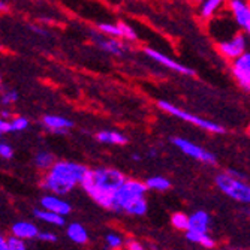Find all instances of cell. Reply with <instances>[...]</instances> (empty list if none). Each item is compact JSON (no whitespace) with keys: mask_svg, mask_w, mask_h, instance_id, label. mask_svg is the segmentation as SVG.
Returning a JSON list of instances; mask_svg holds the SVG:
<instances>
[{"mask_svg":"<svg viewBox=\"0 0 250 250\" xmlns=\"http://www.w3.org/2000/svg\"><path fill=\"white\" fill-rule=\"evenodd\" d=\"M186 238L192 243H198L207 249H213L216 246L214 240L208 235V234H199V232H192V231H186Z\"/></svg>","mask_w":250,"mask_h":250,"instance_id":"18","label":"cell"},{"mask_svg":"<svg viewBox=\"0 0 250 250\" xmlns=\"http://www.w3.org/2000/svg\"><path fill=\"white\" fill-rule=\"evenodd\" d=\"M8 9V5L5 2H0V11H6Z\"/></svg>","mask_w":250,"mask_h":250,"instance_id":"36","label":"cell"},{"mask_svg":"<svg viewBox=\"0 0 250 250\" xmlns=\"http://www.w3.org/2000/svg\"><path fill=\"white\" fill-rule=\"evenodd\" d=\"M67 237L77 244H84L88 240L87 231L81 223H71L67 226Z\"/></svg>","mask_w":250,"mask_h":250,"instance_id":"15","label":"cell"},{"mask_svg":"<svg viewBox=\"0 0 250 250\" xmlns=\"http://www.w3.org/2000/svg\"><path fill=\"white\" fill-rule=\"evenodd\" d=\"M172 143L175 144L177 148H180L185 154L196 159V161H201V162H206V164H216V156L207 150H204L202 147L185 140V138H174Z\"/></svg>","mask_w":250,"mask_h":250,"instance_id":"6","label":"cell"},{"mask_svg":"<svg viewBox=\"0 0 250 250\" xmlns=\"http://www.w3.org/2000/svg\"><path fill=\"white\" fill-rule=\"evenodd\" d=\"M117 26H119V29H120L122 38L129 39V41H136V38H138V35H136V32H135L129 24H126V22L120 21Z\"/></svg>","mask_w":250,"mask_h":250,"instance_id":"25","label":"cell"},{"mask_svg":"<svg viewBox=\"0 0 250 250\" xmlns=\"http://www.w3.org/2000/svg\"><path fill=\"white\" fill-rule=\"evenodd\" d=\"M146 188L148 189H153V190H168L171 188V183H169V180H167L165 177H161V175H154V177H150L147 178L146 181Z\"/></svg>","mask_w":250,"mask_h":250,"instance_id":"19","label":"cell"},{"mask_svg":"<svg viewBox=\"0 0 250 250\" xmlns=\"http://www.w3.org/2000/svg\"><path fill=\"white\" fill-rule=\"evenodd\" d=\"M220 6H222L220 0H207V2H204L202 6H201V17L202 18H210V17H213V14Z\"/></svg>","mask_w":250,"mask_h":250,"instance_id":"22","label":"cell"},{"mask_svg":"<svg viewBox=\"0 0 250 250\" xmlns=\"http://www.w3.org/2000/svg\"><path fill=\"white\" fill-rule=\"evenodd\" d=\"M0 81H2V77H0Z\"/></svg>","mask_w":250,"mask_h":250,"instance_id":"38","label":"cell"},{"mask_svg":"<svg viewBox=\"0 0 250 250\" xmlns=\"http://www.w3.org/2000/svg\"><path fill=\"white\" fill-rule=\"evenodd\" d=\"M216 185L225 195L238 202L247 204L250 201V189L241 180H237L228 174H219L216 177Z\"/></svg>","mask_w":250,"mask_h":250,"instance_id":"4","label":"cell"},{"mask_svg":"<svg viewBox=\"0 0 250 250\" xmlns=\"http://www.w3.org/2000/svg\"><path fill=\"white\" fill-rule=\"evenodd\" d=\"M147 188L143 181L138 180H126L125 183L116 190L111 202L112 211H125L135 216H143L147 213L146 202Z\"/></svg>","mask_w":250,"mask_h":250,"instance_id":"3","label":"cell"},{"mask_svg":"<svg viewBox=\"0 0 250 250\" xmlns=\"http://www.w3.org/2000/svg\"><path fill=\"white\" fill-rule=\"evenodd\" d=\"M0 250H6V238L0 234Z\"/></svg>","mask_w":250,"mask_h":250,"instance_id":"34","label":"cell"},{"mask_svg":"<svg viewBox=\"0 0 250 250\" xmlns=\"http://www.w3.org/2000/svg\"><path fill=\"white\" fill-rule=\"evenodd\" d=\"M35 162L41 169H50L54 165V156L48 151H39L35 157Z\"/></svg>","mask_w":250,"mask_h":250,"instance_id":"21","label":"cell"},{"mask_svg":"<svg viewBox=\"0 0 250 250\" xmlns=\"http://www.w3.org/2000/svg\"><path fill=\"white\" fill-rule=\"evenodd\" d=\"M98 43L101 45L102 50L111 54H116V56H122L125 51V47L117 39H98Z\"/></svg>","mask_w":250,"mask_h":250,"instance_id":"17","label":"cell"},{"mask_svg":"<svg viewBox=\"0 0 250 250\" xmlns=\"http://www.w3.org/2000/svg\"><path fill=\"white\" fill-rule=\"evenodd\" d=\"M232 74L238 84L249 92L250 90V54L246 51L241 57L234 60L232 64Z\"/></svg>","mask_w":250,"mask_h":250,"instance_id":"8","label":"cell"},{"mask_svg":"<svg viewBox=\"0 0 250 250\" xmlns=\"http://www.w3.org/2000/svg\"><path fill=\"white\" fill-rule=\"evenodd\" d=\"M229 6L232 9V14L238 22V26L246 33H249L250 32V8H249V5L246 2H241V0H232Z\"/></svg>","mask_w":250,"mask_h":250,"instance_id":"11","label":"cell"},{"mask_svg":"<svg viewBox=\"0 0 250 250\" xmlns=\"http://www.w3.org/2000/svg\"><path fill=\"white\" fill-rule=\"evenodd\" d=\"M98 29L104 33V35H108L111 36V39L114 38H122V33H120V29L117 24H108V22H101L98 26Z\"/></svg>","mask_w":250,"mask_h":250,"instance_id":"24","label":"cell"},{"mask_svg":"<svg viewBox=\"0 0 250 250\" xmlns=\"http://www.w3.org/2000/svg\"><path fill=\"white\" fill-rule=\"evenodd\" d=\"M157 105H159V108H162L165 112H168V114H172V116H175V117H178L181 120L192 123V125H196V126L206 129V130H210V132H214V133H223L225 132V129L222 126H219V125H216L213 122H208V120H204V119H201V117H198L195 114H190V112H188V111L180 109V108L171 105L167 101H159Z\"/></svg>","mask_w":250,"mask_h":250,"instance_id":"5","label":"cell"},{"mask_svg":"<svg viewBox=\"0 0 250 250\" xmlns=\"http://www.w3.org/2000/svg\"><path fill=\"white\" fill-rule=\"evenodd\" d=\"M17 101H18V93H17V92H8V93H5V96L2 98V104H3V105H11V104L17 102Z\"/></svg>","mask_w":250,"mask_h":250,"instance_id":"30","label":"cell"},{"mask_svg":"<svg viewBox=\"0 0 250 250\" xmlns=\"http://www.w3.org/2000/svg\"><path fill=\"white\" fill-rule=\"evenodd\" d=\"M38 238L42 240V241H47V243H54L57 240V235L53 234V232H39Z\"/></svg>","mask_w":250,"mask_h":250,"instance_id":"31","label":"cell"},{"mask_svg":"<svg viewBox=\"0 0 250 250\" xmlns=\"http://www.w3.org/2000/svg\"><path fill=\"white\" fill-rule=\"evenodd\" d=\"M122 244H123V240L120 235H117V234H108L106 235V246L109 249H119Z\"/></svg>","mask_w":250,"mask_h":250,"instance_id":"28","label":"cell"},{"mask_svg":"<svg viewBox=\"0 0 250 250\" xmlns=\"http://www.w3.org/2000/svg\"><path fill=\"white\" fill-rule=\"evenodd\" d=\"M35 216L39 220H42L45 223H50V225H54V226H63L64 225V217L54 214V213H50V211H45V210H35Z\"/></svg>","mask_w":250,"mask_h":250,"instance_id":"20","label":"cell"},{"mask_svg":"<svg viewBox=\"0 0 250 250\" xmlns=\"http://www.w3.org/2000/svg\"><path fill=\"white\" fill-rule=\"evenodd\" d=\"M29 126V120L26 117H17L14 119V122H11V130H17V132H21L27 129Z\"/></svg>","mask_w":250,"mask_h":250,"instance_id":"27","label":"cell"},{"mask_svg":"<svg viewBox=\"0 0 250 250\" xmlns=\"http://www.w3.org/2000/svg\"><path fill=\"white\" fill-rule=\"evenodd\" d=\"M0 136H2V132H0Z\"/></svg>","mask_w":250,"mask_h":250,"instance_id":"37","label":"cell"},{"mask_svg":"<svg viewBox=\"0 0 250 250\" xmlns=\"http://www.w3.org/2000/svg\"><path fill=\"white\" fill-rule=\"evenodd\" d=\"M210 225V216L206 211H196L189 217V228L188 231L199 232V234H207Z\"/></svg>","mask_w":250,"mask_h":250,"instance_id":"13","label":"cell"},{"mask_svg":"<svg viewBox=\"0 0 250 250\" xmlns=\"http://www.w3.org/2000/svg\"><path fill=\"white\" fill-rule=\"evenodd\" d=\"M127 249L129 250H146L144 246L138 241H135V240H129L127 241Z\"/></svg>","mask_w":250,"mask_h":250,"instance_id":"32","label":"cell"},{"mask_svg":"<svg viewBox=\"0 0 250 250\" xmlns=\"http://www.w3.org/2000/svg\"><path fill=\"white\" fill-rule=\"evenodd\" d=\"M87 168L75 162H54L48 169V174L42 181L43 189H48L56 195H64L75 185L81 183V178L85 174Z\"/></svg>","mask_w":250,"mask_h":250,"instance_id":"2","label":"cell"},{"mask_svg":"<svg viewBox=\"0 0 250 250\" xmlns=\"http://www.w3.org/2000/svg\"><path fill=\"white\" fill-rule=\"evenodd\" d=\"M171 222H172V225L175 226L177 229L188 231V228H189V216H186L185 213H175V214H172Z\"/></svg>","mask_w":250,"mask_h":250,"instance_id":"23","label":"cell"},{"mask_svg":"<svg viewBox=\"0 0 250 250\" xmlns=\"http://www.w3.org/2000/svg\"><path fill=\"white\" fill-rule=\"evenodd\" d=\"M42 122L50 130H53L56 133H64L74 126V123L71 120H67L66 117H62V116H45L42 119Z\"/></svg>","mask_w":250,"mask_h":250,"instance_id":"14","label":"cell"},{"mask_svg":"<svg viewBox=\"0 0 250 250\" xmlns=\"http://www.w3.org/2000/svg\"><path fill=\"white\" fill-rule=\"evenodd\" d=\"M125 181L126 177L123 172L111 168H99L93 171L87 169L81 178V186L99 206L111 210L112 196Z\"/></svg>","mask_w":250,"mask_h":250,"instance_id":"1","label":"cell"},{"mask_svg":"<svg viewBox=\"0 0 250 250\" xmlns=\"http://www.w3.org/2000/svg\"><path fill=\"white\" fill-rule=\"evenodd\" d=\"M0 156L3 159H11L14 156V150L11 146L5 144V143H0Z\"/></svg>","mask_w":250,"mask_h":250,"instance_id":"29","label":"cell"},{"mask_svg":"<svg viewBox=\"0 0 250 250\" xmlns=\"http://www.w3.org/2000/svg\"><path fill=\"white\" fill-rule=\"evenodd\" d=\"M0 132H2V133L11 132V122L0 119Z\"/></svg>","mask_w":250,"mask_h":250,"instance_id":"33","label":"cell"},{"mask_svg":"<svg viewBox=\"0 0 250 250\" xmlns=\"http://www.w3.org/2000/svg\"><path fill=\"white\" fill-rule=\"evenodd\" d=\"M144 53H146L150 59H153L154 62H157V63H161V64L167 66L168 69H172V71H175V72H178V74H183V75H195V71L190 69V67L183 66V64H180V63L174 62L171 57H168V56H165V54H162V53H159V51H156V50L146 48Z\"/></svg>","mask_w":250,"mask_h":250,"instance_id":"9","label":"cell"},{"mask_svg":"<svg viewBox=\"0 0 250 250\" xmlns=\"http://www.w3.org/2000/svg\"><path fill=\"white\" fill-rule=\"evenodd\" d=\"M12 234L15 238L24 241V240H30V238L38 237L39 229H38V226L32 222H17L12 226Z\"/></svg>","mask_w":250,"mask_h":250,"instance_id":"12","label":"cell"},{"mask_svg":"<svg viewBox=\"0 0 250 250\" xmlns=\"http://www.w3.org/2000/svg\"><path fill=\"white\" fill-rule=\"evenodd\" d=\"M0 116H2V119H3V120H6V119H8V117L11 116V112L5 109V111H2V112H0Z\"/></svg>","mask_w":250,"mask_h":250,"instance_id":"35","label":"cell"},{"mask_svg":"<svg viewBox=\"0 0 250 250\" xmlns=\"http://www.w3.org/2000/svg\"><path fill=\"white\" fill-rule=\"evenodd\" d=\"M246 45H247L246 36L243 33H238L234 38H231L229 41L220 42L219 43V51L226 59L237 60L238 57H241L246 53Z\"/></svg>","mask_w":250,"mask_h":250,"instance_id":"7","label":"cell"},{"mask_svg":"<svg viewBox=\"0 0 250 250\" xmlns=\"http://www.w3.org/2000/svg\"><path fill=\"white\" fill-rule=\"evenodd\" d=\"M98 141L101 143H105V144H119V146H123L127 143L126 136H123L122 133L119 132H109V130H102L96 135Z\"/></svg>","mask_w":250,"mask_h":250,"instance_id":"16","label":"cell"},{"mask_svg":"<svg viewBox=\"0 0 250 250\" xmlns=\"http://www.w3.org/2000/svg\"><path fill=\"white\" fill-rule=\"evenodd\" d=\"M41 206H42V210L45 211H50V213H54V214H59L62 217L67 216L71 213V206L67 204L66 201H63L62 198L59 196H54V195H48V196H43L41 199Z\"/></svg>","mask_w":250,"mask_h":250,"instance_id":"10","label":"cell"},{"mask_svg":"<svg viewBox=\"0 0 250 250\" xmlns=\"http://www.w3.org/2000/svg\"><path fill=\"white\" fill-rule=\"evenodd\" d=\"M6 250H26V244L22 240L11 237L6 240Z\"/></svg>","mask_w":250,"mask_h":250,"instance_id":"26","label":"cell"}]
</instances>
